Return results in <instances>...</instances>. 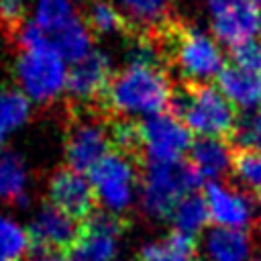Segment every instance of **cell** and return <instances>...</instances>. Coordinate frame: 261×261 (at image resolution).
<instances>
[{"label":"cell","mask_w":261,"mask_h":261,"mask_svg":"<svg viewBox=\"0 0 261 261\" xmlns=\"http://www.w3.org/2000/svg\"><path fill=\"white\" fill-rule=\"evenodd\" d=\"M16 77L31 100L49 104L63 92L67 71L63 57L53 45H41L20 51L16 59Z\"/></svg>","instance_id":"6"},{"label":"cell","mask_w":261,"mask_h":261,"mask_svg":"<svg viewBox=\"0 0 261 261\" xmlns=\"http://www.w3.org/2000/svg\"><path fill=\"white\" fill-rule=\"evenodd\" d=\"M118 8L130 22L133 31H145L163 22L169 14V0H118Z\"/></svg>","instance_id":"22"},{"label":"cell","mask_w":261,"mask_h":261,"mask_svg":"<svg viewBox=\"0 0 261 261\" xmlns=\"http://www.w3.org/2000/svg\"><path fill=\"white\" fill-rule=\"evenodd\" d=\"M259 206H261V194H259Z\"/></svg>","instance_id":"34"},{"label":"cell","mask_w":261,"mask_h":261,"mask_svg":"<svg viewBox=\"0 0 261 261\" xmlns=\"http://www.w3.org/2000/svg\"><path fill=\"white\" fill-rule=\"evenodd\" d=\"M112 80L110 61L104 53L92 51L67 71L65 90L71 106H88V108H104V98Z\"/></svg>","instance_id":"9"},{"label":"cell","mask_w":261,"mask_h":261,"mask_svg":"<svg viewBox=\"0 0 261 261\" xmlns=\"http://www.w3.org/2000/svg\"><path fill=\"white\" fill-rule=\"evenodd\" d=\"M143 167V163L110 151L90 169V184L94 186L96 198L108 212L122 214L128 210L139 188Z\"/></svg>","instance_id":"5"},{"label":"cell","mask_w":261,"mask_h":261,"mask_svg":"<svg viewBox=\"0 0 261 261\" xmlns=\"http://www.w3.org/2000/svg\"><path fill=\"white\" fill-rule=\"evenodd\" d=\"M110 114L102 108L67 106L65 161L73 171H90L104 155L112 151L108 135Z\"/></svg>","instance_id":"4"},{"label":"cell","mask_w":261,"mask_h":261,"mask_svg":"<svg viewBox=\"0 0 261 261\" xmlns=\"http://www.w3.org/2000/svg\"><path fill=\"white\" fill-rule=\"evenodd\" d=\"M169 218L173 222V230L194 239L206 226V222L210 218V210H208L206 198L202 194H198V192H192V194L184 196L175 204V208H173Z\"/></svg>","instance_id":"21"},{"label":"cell","mask_w":261,"mask_h":261,"mask_svg":"<svg viewBox=\"0 0 261 261\" xmlns=\"http://www.w3.org/2000/svg\"><path fill=\"white\" fill-rule=\"evenodd\" d=\"M202 186V175L190 161L147 163L141 173V208L153 220L171 216L175 204Z\"/></svg>","instance_id":"3"},{"label":"cell","mask_w":261,"mask_h":261,"mask_svg":"<svg viewBox=\"0 0 261 261\" xmlns=\"http://www.w3.org/2000/svg\"><path fill=\"white\" fill-rule=\"evenodd\" d=\"M167 108L190 133L194 130L200 137L230 141L239 120L228 100L210 84L175 82Z\"/></svg>","instance_id":"1"},{"label":"cell","mask_w":261,"mask_h":261,"mask_svg":"<svg viewBox=\"0 0 261 261\" xmlns=\"http://www.w3.org/2000/svg\"><path fill=\"white\" fill-rule=\"evenodd\" d=\"M29 173L24 161L16 153L0 155V200L10 206H27Z\"/></svg>","instance_id":"18"},{"label":"cell","mask_w":261,"mask_h":261,"mask_svg":"<svg viewBox=\"0 0 261 261\" xmlns=\"http://www.w3.org/2000/svg\"><path fill=\"white\" fill-rule=\"evenodd\" d=\"M171 94L169 73L151 65H126L112 73L104 108L110 116L159 114Z\"/></svg>","instance_id":"2"},{"label":"cell","mask_w":261,"mask_h":261,"mask_svg":"<svg viewBox=\"0 0 261 261\" xmlns=\"http://www.w3.org/2000/svg\"><path fill=\"white\" fill-rule=\"evenodd\" d=\"M124 228L126 222L120 214L96 210L82 222V234L69 253V261H114Z\"/></svg>","instance_id":"10"},{"label":"cell","mask_w":261,"mask_h":261,"mask_svg":"<svg viewBox=\"0 0 261 261\" xmlns=\"http://www.w3.org/2000/svg\"><path fill=\"white\" fill-rule=\"evenodd\" d=\"M49 204L63 210L77 222H84L96 212V192L84 173L69 167H61L51 173L47 181Z\"/></svg>","instance_id":"12"},{"label":"cell","mask_w":261,"mask_h":261,"mask_svg":"<svg viewBox=\"0 0 261 261\" xmlns=\"http://www.w3.org/2000/svg\"><path fill=\"white\" fill-rule=\"evenodd\" d=\"M232 143L226 139H214V137H200L190 147V163L192 167L212 181H216L222 175H230L232 165Z\"/></svg>","instance_id":"14"},{"label":"cell","mask_w":261,"mask_h":261,"mask_svg":"<svg viewBox=\"0 0 261 261\" xmlns=\"http://www.w3.org/2000/svg\"><path fill=\"white\" fill-rule=\"evenodd\" d=\"M27 232L31 239V249H47L69 255L80 241L82 222L47 202L31 220Z\"/></svg>","instance_id":"11"},{"label":"cell","mask_w":261,"mask_h":261,"mask_svg":"<svg viewBox=\"0 0 261 261\" xmlns=\"http://www.w3.org/2000/svg\"><path fill=\"white\" fill-rule=\"evenodd\" d=\"M204 198L216 226L245 230L253 222L255 204L245 190H239L226 181H208Z\"/></svg>","instance_id":"13"},{"label":"cell","mask_w":261,"mask_h":261,"mask_svg":"<svg viewBox=\"0 0 261 261\" xmlns=\"http://www.w3.org/2000/svg\"><path fill=\"white\" fill-rule=\"evenodd\" d=\"M145 165L147 163H173L192 147V137L186 124H181L173 114H153L139 122Z\"/></svg>","instance_id":"7"},{"label":"cell","mask_w":261,"mask_h":261,"mask_svg":"<svg viewBox=\"0 0 261 261\" xmlns=\"http://www.w3.org/2000/svg\"><path fill=\"white\" fill-rule=\"evenodd\" d=\"M204 251L210 261H249L253 237L241 228L214 226L204 237Z\"/></svg>","instance_id":"16"},{"label":"cell","mask_w":261,"mask_h":261,"mask_svg":"<svg viewBox=\"0 0 261 261\" xmlns=\"http://www.w3.org/2000/svg\"><path fill=\"white\" fill-rule=\"evenodd\" d=\"M230 143H234L239 149L261 151V110L237 120V128Z\"/></svg>","instance_id":"27"},{"label":"cell","mask_w":261,"mask_h":261,"mask_svg":"<svg viewBox=\"0 0 261 261\" xmlns=\"http://www.w3.org/2000/svg\"><path fill=\"white\" fill-rule=\"evenodd\" d=\"M230 175L245 192L261 194V151L257 149H232Z\"/></svg>","instance_id":"23"},{"label":"cell","mask_w":261,"mask_h":261,"mask_svg":"<svg viewBox=\"0 0 261 261\" xmlns=\"http://www.w3.org/2000/svg\"><path fill=\"white\" fill-rule=\"evenodd\" d=\"M251 2H255L257 6H261V0H251Z\"/></svg>","instance_id":"32"},{"label":"cell","mask_w":261,"mask_h":261,"mask_svg":"<svg viewBox=\"0 0 261 261\" xmlns=\"http://www.w3.org/2000/svg\"><path fill=\"white\" fill-rule=\"evenodd\" d=\"M29 98L16 90L0 92V135L14 130L29 118Z\"/></svg>","instance_id":"26"},{"label":"cell","mask_w":261,"mask_h":261,"mask_svg":"<svg viewBox=\"0 0 261 261\" xmlns=\"http://www.w3.org/2000/svg\"><path fill=\"white\" fill-rule=\"evenodd\" d=\"M214 37L234 47L261 35V8L251 0H206Z\"/></svg>","instance_id":"8"},{"label":"cell","mask_w":261,"mask_h":261,"mask_svg":"<svg viewBox=\"0 0 261 261\" xmlns=\"http://www.w3.org/2000/svg\"><path fill=\"white\" fill-rule=\"evenodd\" d=\"M29 251V232L14 220L0 216V261H24Z\"/></svg>","instance_id":"25"},{"label":"cell","mask_w":261,"mask_h":261,"mask_svg":"<svg viewBox=\"0 0 261 261\" xmlns=\"http://www.w3.org/2000/svg\"><path fill=\"white\" fill-rule=\"evenodd\" d=\"M24 261H69V255L57 253V251H47V249H31Z\"/></svg>","instance_id":"30"},{"label":"cell","mask_w":261,"mask_h":261,"mask_svg":"<svg viewBox=\"0 0 261 261\" xmlns=\"http://www.w3.org/2000/svg\"><path fill=\"white\" fill-rule=\"evenodd\" d=\"M75 18V8L71 0H39L35 10V24L47 35H55L65 24Z\"/></svg>","instance_id":"24"},{"label":"cell","mask_w":261,"mask_h":261,"mask_svg":"<svg viewBox=\"0 0 261 261\" xmlns=\"http://www.w3.org/2000/svg\"><path fill=\"white\" fill-rule=\"evenodd\" d=\"M4 147V135H0V149Z\"/></svg>","instance_id":"31"},{"label":"cell","mask_w":261,"mask_h":261,"mask_svg":"<svg viewBox=\"0 0 261 261\" xmlns=\"http://www.w3.org/2000/svg\"><path fill=\"white\" fill-rule=\"evenodd\" d=\"M27 0H0V31L8 39L27 18H24Z\"/></svg>","instance_id":"29"},{"label":"cell","mask_w":261,"mask_h":261,"mask_svg":"<svg viewBox=\"0 0 261 261\" xmlns=\"http://www.w3.org/2000/svg\"><path fill=\"white\" fill-rule=\"evenodd\" d=\"M230 61L237 67L261 73V41L251 39L230 47Z\"/></svg>","instance_id":"28"},{"label":"cell","mask_w":261,"mask_h":261,"mask_svg":"<svg viewBox=\"0 0 261 261\" xmlns=\"http://www.w3.org/2000/svg\"><path fill=\"white\" fill-rule=\"evenodd\" d=\"M49 43L63 59L73 63H77L80 59L92 53V33L80 16H75L69 24H65L55 35H51Z\"/></svg>","instance_id":"20"},{"label":"cell","mask_w":261,"mask_h":261,"mask_svg":"<svg viewBox=\"0 0 261 261\" xmlns=\"http://www.w3.org/2000/svg\"><path fill=\"white\" fill-rule=\"evenodd\" d=\"M220 94L234 106L243 110H253L261 106V73L247 71L232 63L224 65L218 73Z\"/></svg>","instance_id":"15"},{"label":"cell","mask_w":261,"mask_h":261,"mask_svg":"<svg viewBox=\"0 0 261 261\" xmlns=\"http://www.w3.org/2000/svg\"><path fill=\"white\" fill-rule=\"evenodd\" d=\"M86 27L92 35H124L128 37L133 31L130 22L122 14V10L112 0H84V18Z\"/></svg>","instance_id":"17"},{"label":"cell","mask_w":261,"mask_h":261,"mask_svg":"<svg viewBox=\"0 0 261 261\" xmlns=\"http://www.w3.org/2000/svg\"><path fill=\"white\" fill-rule=\"evenodd\" d=\"M251 261H261V255H259V257H255V259H251Z\"/></svg>","instance_id":"33"},{"label":"cell","mask_w":261,"mask_h":261,"mask_svg":"<svg viewBox=\"0 0 261 261\" xmlns=\"http://www.w3.org/2000/svg\"><path fill=\"white\" fill-rule=\"evenodd\" d=\"M196 239L171 230L159 241L147 243L139 251V261H194Z\"/></svg>","instance_id":"19"}]
</instances>
